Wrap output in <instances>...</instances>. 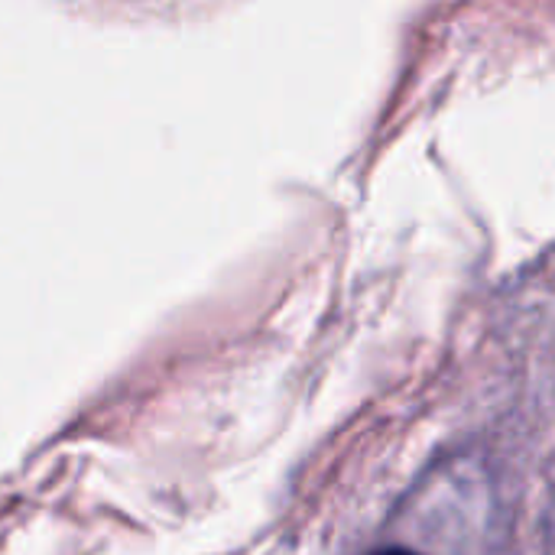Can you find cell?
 Returning <instances> with one entry per match:
<instances>
[{
  "mask_svg": "<svg viewBox=\"0 0 555 555\" xmlns=\"http://www.w3.org/2000/svg\"><path fill=\"white\" fill-rule=\"evenodd\" d=\"M374 555H420V553H413V550H380V553H374Z\"/></svg>",
  "mask_w": 555,
  "mask_h": 555,
  "instance_id": "cell-1",
  "label": "cell"
}]
</instances>
